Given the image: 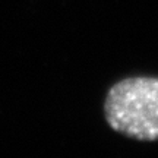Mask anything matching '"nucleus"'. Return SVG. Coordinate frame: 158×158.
Returning a JSON list of instances; mask_svg holds the SVG:
<instances>
[{
    "mask_svg": "<svg viewBox=\"0 0 158 158\" xmlns=\"http://www.w3.org/2000/svg\"><path fill=\"white\" fill-rule=\"evenodd\" d=\"M104 111L118 133L136 141H158V78L118 81L106 97Z\"/></svg>",
    "mask_w": 158,
    "mask_h": 158,
    "instance_id": "nucleus-1",
    "label": "nucleus"
}]
</instances>
